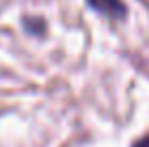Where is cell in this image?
Instances as JSON below:
<instances>
[{
  "instance_id": "1",
  "label": "cell",
  "mask_w": 149,
  "mask_h": 147,
  "mask_svg": "<svg viewBox=\"0 0 149 147\" xmlns=\"http://www.w3.org/2000/svg\"><path fill=\"white\" fill-rule=\"evenodd\" d=\"M91 4V9H95L97 13L106 15V17H123L125 15V7L121 0H86Z\"/></svg>"
},
{
  "instance_id": "2",
  "label": "cell",
  "mask_w": 149,
  "mask_h": 147,
  "mask_svg": "<svg viewBox=\"0 0 149 147\" xmlns=\"http://www.w3.org/2000/svg\"><path fill=\"white\" fill-rule=\"evenodd\" d=\"M134 147H149V136H143L141 141H136Z\"/></svg>"
}]
</instances>
